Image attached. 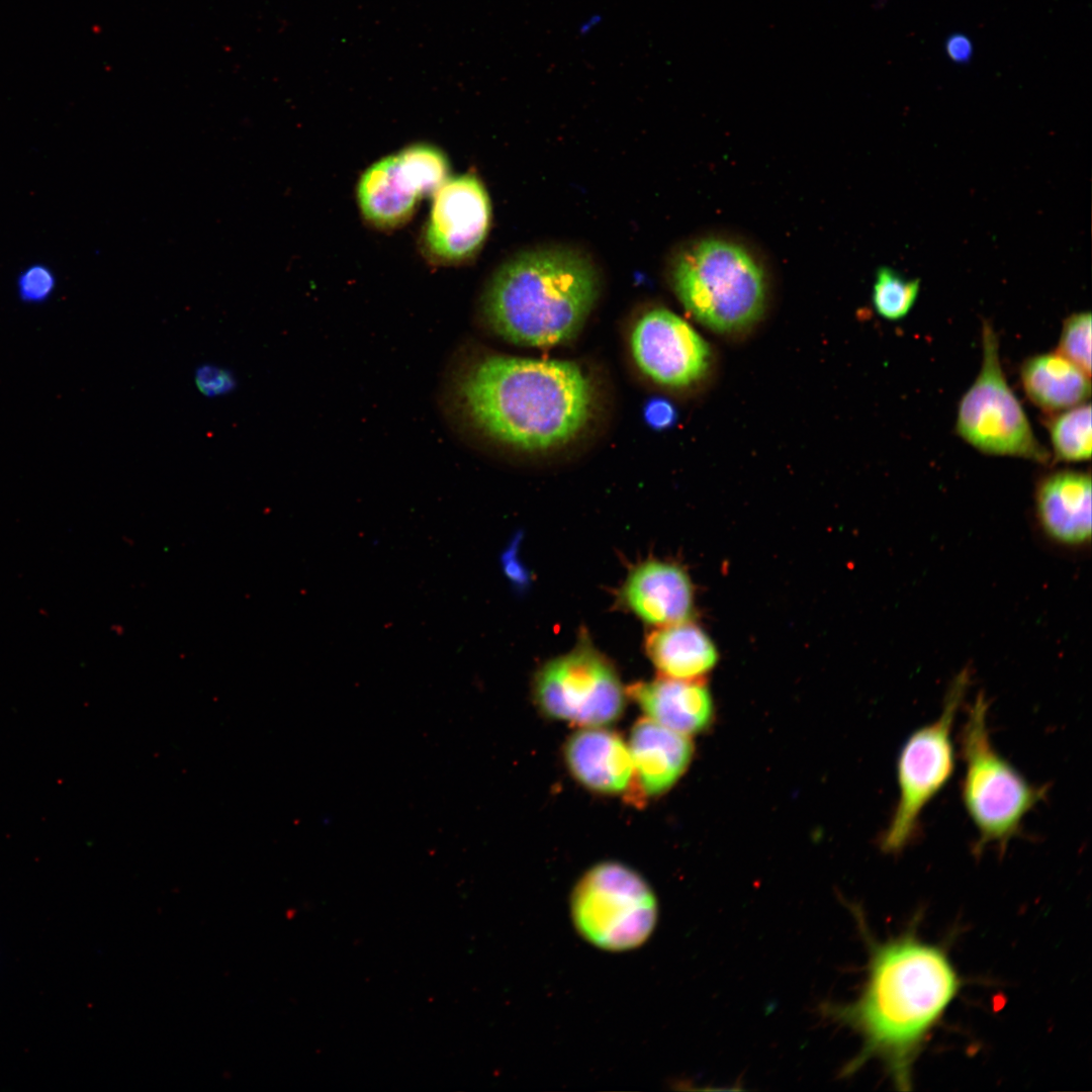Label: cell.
Instances as JSON below:
<instances>
[{"instance_id": "6da1fadb", "label": "cell", "mask_w": 1092, "mask_h": 1092, "mask_svg": "<svg viewBox=\"0 0 1092 1092\" xmlns=\"http://www.w3.org/2000/svg\"><path fill=\"white\" fill-rule=\"evenodd\" d=\"M960 988L959 974L942 947L913 932L874 943L858 998L824 1008L862 1038L844 1073L879 1059L898 1089H911L914 1062Z\"/></svg>"}, {"instance_id": "7a4b0ae2", "label": "cell", "mask_w": 1092, "mask_h": 1092, "mask_svg": "<svg viewBox=\"0 0 1092 1092\" xmlns=\"http://www.w3.org/2000/svg\"><path fill=\"white\" fill-rule=\"evenodd\" d=\"M451 397L484 435L526 451L567 444L588 422L593 388L572 362L488 354L452 375Z\"/></svg>"}, {"instance_id": "3957f363", "label": "cell", "mask_w": 1092, "mask_h": 1092, "mask_svg": "<svg viewBox=\"0 0 1092 1092\" xmlns=\"http://www.w3.org/2000/svg\"><path fill=\"white\" fill-rule=\"evenodd\" d=\"M599 286L597 269L582 254L565 248L528 251L491 276L481 313L487 326L511 343L554 346L579 332Z\"/></svg>"}, {"instance_id": "277c9868", "label": "cell", "mask_w": 1092, "mask_h": 1092, "mask_svg": "<svg viewBox=\"0 0 1092 1092\" xmlns=\"http://www.w3.org/2000/svg\"><path fill=\"white\" fill-rule=\"evenodd\" d=\"M670 277L686 310L719 334L750 329L766 308L765 268L755 253L732 239L709 236L688 244L674 257Z\"/></svg>"}, {"instance_id": "5b68a950", "label": "cell", "mask_w": 1092, "mask_h": 1092, "mask_svg": "<svg viewBox=\"0 0 1092 1092\" xmlns=\"http://www.w3.org/2000/svg\"><path fill=\"white\" fill-rule=\"evenodd\" d=\"M987 717L988 703L978 695L960 738L965 763L961 798L977 831V854L991 845L1004 850L1019 834L1025 816L1048 793L1045 786L1031 784L997 751Z\"/></svg>"}, {"instance_id": "8992f818", "label": "cell", "mask_w": 1092, "mask_h": 1092, "mask_svg": "<svg viewBox=\"0 0 1092 1092\" xmlns=\"http://www.w3.org/2000/svg\"><path fill=\"white\" fill-rule=\"evenodd\" d=\"M959 676L946 694L939 716L914 730L897 759L898 801L881 838V848L897 853L916 837L926 806L951 779L956 767L952 728L967 690Z\"/></svg>"}, {"instance_id": "52a82bcc", "label": "cell", "mask_w": 1092, "mask_h": 1092, "mask_svg": "<svg viewBox=\"0 0 1092 1092\" xmlns=\"http://www.w3.org/2000/svg\"><path fill=\"white\" fill-rule=\"evenodd\" d=\"M570 910L580 935L611 951L644 943L658 915L657 901L647 882L617 861L600 862L582 875L572 891Z\"/></svg>"}, {"instance_id": "ba28073f", "label": "cell", "mask_w": 1092, "mask_h": 1092, "mask_svg": "<svg viewBox=\"0 0 1092 1092\" xmlns=\"http://www.w3.org/2000/svg\"><path fill=\"white\" fill-rule=\"evenodd\" d=\"M533 696L547 717L582 728L619 719L627 694L614 663L581 630L571 650L549 659L536 671Z\"/></svg>"}, {"instance_id": "9c48e42d", "label": "cell", "mask_w": 1092, "mask_h": 1092, "mask_svg": "<svg viewBox=\"0 0 1092 1092\" xmlns=\"http://www.w3.org/2000/svg\"><path fill=\"white\" fill-rule=\"evenodd\" d=\"M980 372L959 402L956 433L982 453L1046 463L1049 450L1036 439L1028 418L1007 383L999 339L989 322L982 325Z\"/></svg>"}, {"instance_id": "30bf717a", "label": "cell", "mask_w": 1092, "mask_h": 1092, "mask_svg": "<svg viewBox=\"0 0 1092 1092\" xmlns=\"http://www.w3.org/2000/svg\"><path fill=\"white\" fill-rule=\"evenodd\" d=\"M421 249L429 262L461 264L481 248L488 234L491 206L482 182L474 174L449 177L434 193Z\"/></svg>"}, {"instance_id": "8fae6325", "label": "cell", "mask_w": 1092, "mask_h": 1092, "mask_svg": "<svg viewBox=\"0 0 1092 1092\" xmlns=\"http://www.w3.org/2000/svg\"><path fill=\"white\" fill-rule=\"evenodd\" d=\"M631 350L640 370L672 388L702 380L711 366V350L684 318L664 308L644 313L631 335Z\"/></svg>"}, {"instance_id": "7c38bea8", "label": "cell", "mask_w": 1092, "mask_h": 1092, "mask_svg": "<svg viewBox=\"0 0 1092 1092\" xmlns=\"http://www.w3.org/2000/svg\"><path fill=\"white\" fill-rule=\"evenodd\" d=\"M619 604L642 622L656 627L690 621L694 593L677 564L647 559L633 566L618 593Z\"/></svg>"}, {"instance_id": "4fadbf2b", "label": "cell", "mask_w": 1092, "mask_h": 1092, "mask_svg": "<svg viewBox=\"0 0 1092 1092\" xmlns=\"http://www.w3.org/2000/svg\"><path fill=\"white\" fill-rule=\"evenodd\" d=\"M563 753L570 774L588 790L605 795L633 794L631 753L617 732L602 726L582 727L567 739Z\"/></svg>"}, {"instance_id": "5bb4252c", "label": "cell", "mask_w": 1092, "mask_h": 1092, "mask_svg": "<svg viewBox=\"0 0 1092 1092\" xmlns=\"http://www.w3.org/2000/svg\"><path fill=\"white\" fill-rule=\"evenodd\" d=\"M635 784L632 796L651 798L667 792L684 775L692 756L688 735L645 717L633 726L629 740Z\"/></svg>"}, {"instance_id": "9a60e30c", "label": "cell", "mask_w": 1092, "mask_h": 1092, "mask_svg": "<svg viewBox=\"0 0 1092 1092\" xmlns=\"http://www.w3.org/2000/svg\"><path fill=\"white\" fill-rule=\"evenodd\" d=\"M356 197L365 221L379 230L406 223L424 198L397 153L379 159L362 173Z\"/></svg>"}, {"instance_id": "2e32d148", "label": "cell", "mask_w": 1092, "mask_h": 1092, "mask_svg": "<svg viewBox=\"0 0 1092 1092\" xmlns=\"http://www.w3.org/2000/svg\"><path fill=\"white\" fill-rule=\"evenodd\" d=\"M646 717L675 732L691 735L707 728L713 717L709 689L698 679L660 676L626 689Z\"/></svg>"}, {"instance_id": "e0dca14e", "label": "cell", "mask_w": 1092, "mask_h": 1092, "mask_svg": "<svg viewBox=\"0 0 1092 1092\" xmlns=\"http://www.w3.org/2000/svg\"><path fill=\"white\" fill-rule=\"evenodd\" d=\"M1036 507L1045 531L1071 544L1091 535V476L1087 472L1059 470L1044 476L1036 490Z\"/></svg>"}, {"instance_id": "ac0fdd59", "label": "cell", "mask_w": 1092, "mask_h": 1092, "mask_svg": "<svg viewBox=\"0 0 1092 1092\" xmlns=\"http://www.w3.org/2000/svg\"><path fill=\"white\" fill-rule=\"evenodd\" d=\"M1019 375L1028 399L1048 414L1084 403L1091 395L1090 376L1058 351L1027 357Z\"/></svg>"}, {"instance_id": "d6986e66", "label": "cell", "mask_w": 1092, "mask_h": 1092, "mask_svg": "<svg viewBox=\"0 0 1092 1092\" xmlns=\"http://www.w3.org/2000/svg\"><path fill=\"white\" fill-rule=\"evenodd\" d=\"M644 648L656 670L672 678L698 679L718 661L711 638L689 621L656 627L646 636Z\"/></svg>"}, {"instance_id": "ffe728a7", "label": "cell", "mask_w": 1092, "mask_h": 1092, "mask_svg": "<svg viewBox=\"0 0 1092 1092\" xmlns=\"http://www.w3.org/2000/svg\"><path fill=\"white\" fill-rule=\"evenodd\" d=\"M1055 461L1079 462L1091 458V404L1084 402L1044 419Z\"/></svg>"}, {"instance_id": "44dd1931", "label": "cell", "mask_w": 1092, "mask_h": 1092, "mask_svg": "<svg viewBox=\"0 0 1092 1092\" xmlns=\"http://www.w3.org/2000/svg\"><path fill=\"white\" fill-rule=\"evenodd\" d=\"M919 292V279L907 278L895 269L883 266L876 272L872 301L879 315L899 321L913 308Z\"/></svg>"}, {"instance_id": "7402d4cb", "label": "cell", "mask_w": 1092, "mask_h": 1092, "mask_svg": "<svg viewBox=\"0 0 1092 1092\" xmlns=\"http://www.w3.org/2000/svg\"><path fill=\"white\" fill-rule=\"evenodd\" d=\"M1091 375V312L1079 311L1063 323L1056 350Z\"/></svg>"}, {"instance_id": "603a6c76", "label": "cell", "mask_w": 1092, "mask_h": 1092, "mask_svg": "<svg viewBox=\"0 0 1092 1092\" xmlns=\"http://www.w3.org/2000/svg\"><path fill=\"white\" fill-rule=\"evenodd\" d=\"M57 278L52 268L42 263H33L21 270L16 279V291L19 299L27 304H39L47 301L55 292Z\"/></svg>"}, {"instance_id": "cb8c5ba5", "label": "cell", "mask_w": 1092, "mask_h": 1092, "mask_svg": "<svg viewBox=\"0 0 1092 1092\" xmlns=\"http://www.w3.org/2000/svg\"><path fill=\"white\" fill-rule=\"evenodd\" d=\"M643 415L646 423L654 430L668 429L677 419V412L672 402L658 396L647 400Z\"/></svg>"}, {"instance_id": "d4e9b609", "label": "cell", "mask_w": 1092, "mask_h": 1092, "mask_svg": "<svg viewBox=\"0 0 1092 1092\" xmlns=\"http://www.w3.org/2000/svg\"><path fill=\"white\" fill-rule=\"evenodd\" d=\"M196 383L200 390L207 395L226 392L234 384L229 373L213 367L201 368L196 375Z\"/></svg>"}, {"instance_id": "484cf974", "label": "cell", "mask_w": 1092, "mask_h": 1092, "mask_svg": "<svg viewBox=\"0 0 1092 1092\" xmlns=\"http://www.w3.org/2000/svg\"><path fill=\"white\" fill-rule=\"evenodd\" d=\"M944 50L948 59L959 65L969 64L974 54L972 39L962 32L949 34L945 39Z\"/></svg>"}, {"instance_id": "4316f807", "label": "cell", "mask_w": 1092, "mask_h": 1092, "mask_svg": "<svg viewBox=\"0 0 1092 1092\" xmlns=\"http://www.w3.org/2000/svg\"><path fill=\"white\" fill-rule=\"evenodd\" d=\"M602 19L603 17L601 14L590 15L578 25V33L582 36L588 34L595 27H597L602 22Z\"/></svg>"}]
</instances>
